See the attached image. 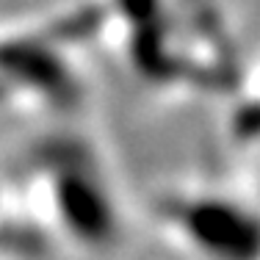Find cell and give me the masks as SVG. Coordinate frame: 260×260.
<instances>
[{
    "label": "cell",
    "mask_w": 260,
    "mask_h": 260,
    "mask_svg": "<svg viewBox=\"0 0 260 260\" xmlns=\"http://www.w3.org/2000/svg\"><path fill=\"white\" fill-rule=\"evenodd\" d=\"M164 230L194 260H260V221L233 200H177Z\"/></svg>",
    "instance_id": "obj_1"
}]
</instances>
